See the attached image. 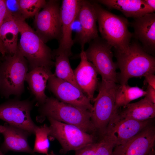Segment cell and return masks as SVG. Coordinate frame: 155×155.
Instances as JSON below:
<instances>
[{
    "label": "cell",
    "instance_id": "6da1fadb",
    "mask_svg": "<svg viewBox=\"0 0 155 155\" xmlns=\"http://www.w3.org/2000/svg\"><path fill=\"white\" fill-rule=\"evenodd\" d=\"M115 50L118 68V83L127 84L133 78H141L148 73L154 74L155 58L146 52L140 43L135 39L131 42L127 51L122 52Z\"/></svg>",
    "mask_w": 155,
    "mask_h": 155
},
{
    "label": "cell",
    "instance_id": "7a4b0ae2",
    "mask_svg": "<svg viewBox=\"0 0 155 155\" xmlns=\"http://www.w3.org/2000/svg\"><path fill=\"white\" fill-rule=\"evenodd\" d=\"M92 3L101 38L114 49L127 51L133 36L128 28L129 23L127 19L107 10L94 1Z\"/></svg>",
    "mask_w": 155,
    "mask_h": 155
},
{
    "label": "cell",
    "instance_id": "3957f363",
    "mask_svg": "<svg viewBox=\"0 0 155 155\" xmlns=\"http://www.w3.org/2000/svg\"><path fill=\"white\" fill-rule=\"evenodd\" d=\"M20 35L18 49L28 63L29 71L38 67L55 65L53 51L25 20L16 19Z\"/></svg>",
    "mask_w": 155,
    "mask_h": 155
},
{
    "label": "cell",
    "instance_id": "277c9868",
    "mask_svg": "<svg viewBox=\"0 0 155 155\" xmlns=\"http://www.w3.org/2000/svg\"><path fill=\"white\" fill-rule=\"evenodd\" d=\"M38 112L42 117L76 126L89 133L96 131L91 120V112L61 102L53 97H48L39 106Z\"/></svg>",
    "mask_w": 155,
    "mask_h": 155
},
{
    "label": "cell",
    "instance_id": "5b68a950",
    "mask_svg": "<svg viewBox=\"0 0 155 155\" xmlns=\"http://www.w3.org/2000/svg\"><path fill=\"white\" fill-rule=\"evenodd\" d=\"M5 57L0 66V92L6 98L12 95L19 97L24 90L28 62L18 49L15 54Z\"/></svg>",
    "mask_w": 155,
    "mask_h": 155
},
{
    "label": "cell",
    "instance_id": "8992f818",
    "mask_svg": "<svg viewBox=\"0 0 155 155\" xmlns=\"http://www.w3.org/2000/svg\"><path fill=\"white\" fill-rule=\"evenodd\" d=\"M119 85L102 80L98 84L99 92L93 101L91 120L96 131L103 135L111 119L118 110L116 108L115 97Z\"/></svg>",
    "mask_w": 155,
    "mask_h": 155
},
{
    "label": "cell",
    "instance_id": "52a82bcc",
    "mask_svg": "<svg viewBox=\"0 0 155 155\" xmlns=\"http://www.w3.org/2000/svg\"><path fill=\"white\" fill-rule=\"evenodd\" d=\"M89 43L85 51L86 57L101 75L102 80L118 83V67L113 61L112 46L99 36Z\"/></svg>",
    "mask_w": 155,
    "mask_h": 155
},
{
    "label": "cell",
    "instance_id": "ba28073f",
    "mask_svg": "<svg viewBox=\"0 0 155 155\" xmlns=\"http://www.w3.org/2000/svg\"><path fill=\"white\" fill-rule=\"evenodd\" d=\"M50 123V135L56 139L63 153L76 150L94 142L93 135L75 126L47 117Z\"/></svg>",
    "mask_w": 155,
    "mask_h": 155
},
{
    "label": "cell",
    "instance_id": "9c48e42d",
    "mask_svg": "<svg viewBox=\"0 0 155 155\" xmlns=\"http://www.w3.org/2000/svg\"><path fill=\"white\" fill-rule=\"evenodd\" d=\"M60 1H47L42 9L35 16L34 21L36 34L45 43L56 39L59 40L61 24Z\"/></svg>",
    "mask_w": 155,
    "mask_h": 155
},
{
    "label": "cell",
    "instance_id": "30bf717a",
    "mask_svg": "<svg viewBox=\"0 0 155 155\" xmlns=\"http://www.w3.org/2000/svg\"><path fill=\"white\" fill-rule=\"evenodd\" d=\"M34 102L17 98L10 100L0 105V119L12 126L34 134L36 125L32 120L30 112Z\"/></svg>",
    "mask_w": 155,
    "mask_h": 155
},
{
    "label": "cell",
    "instance_id": "8fae6325",
    "mask_svg": "<svg viewBox=\"0 0 155 155\" xmlns=\"http://www.w3.org/2000/svg\"><path fill=\"white\" fill-rule=\"evenodd\" d=\"M81 0H63L60 7L61 35L59 46L53 51V57L60 54L69 57L72 55L71 48L74 44L72 38V25L79 11Z\"/></svg>",
    "mask_w": 155,
    "mask_h": 155
},
{
    "label": "cell",
    "instance_id": "7c38bea8",
    "mask_svg": "<svg viewBox=\"0 0 155 155\" xmlns=\"http://www.w3.org/2000/svg\"><path fill=\"white\" fill-rule=\"evenodd\" d=\"M46 88L59 100L92 112L93 106L87 96L72 84L57 78L53 73L49 78Z\"/></svg>",
    "mask_w": 155,
    "mask_h": 155
},
{
    "label": "cell",
    "instance_id": "4fadbf2b",
    "mask_svg": "<svg viewBox=\"0 0 155 155\" xmlns=\"http://www.w3.org/2000/svg\"><path fill=\"white\" fill-rule=\"evenodd\" d=\"M118 111L111 119L104 134L108 136L116 146L125 143L152 125V119L139 121L123 118L119 115Z\"/></svg>",
    "mask_w": 155,
    "mask_h": 155
},
{
    "label": "cell",
    "instance_id": "5bb4252c",
    "mask_svg": "<svg viewBox=\"0 0 155 155\" xmlns=\"http://www.w3.org/2000/svg\"><path fill=\"white\" fill-rule=\"evenodd\" d=\"M155 141V127L151 125L125 143L116 146L112 155H148Z\"/></svg>",
    "mask_w": 155,
    "mask_h": 155
},
{
    "label": "cell",
    "instance_id": "9a60e30c",
    "mask_svg": "<svg viewBox=\"0 0 155 155\" xmlns=\"http://www.w3.org/2000/svg\"><path fill=\"white\" fill-rule=\"evenodd\" d=\"M133 36L139 41L144 50L154 56L155 53V13H152L134 18L130 24Z\"/></svg>",
    "mask_w": 155,
    "mask_h": 155
},
{
    "label": "cell",
    "instance_id": "2e32d148",
    "mask_svg": "<svg viewBox=\"0 0 155 155\" xmlns=\"http://www.w3.org/2000/svg\"><path fill=\"white\" fill-rule=\"evenodd\" d=\"M80 62L73 70L76 81L83 92L93 102L95 92L98 87V74L93 65L87 59L85 51L80 54Z\"/></svg>",
    "mask_w": 155,
    "mask_h": 155
},
{
    "label": "cell",
    "instance_id": "e0dca14e",
    "mask_svg": "<svg viewBox=\"0 0 155 155\" xmlns=\"http://www.w3.org/2000/svg\"><path fill=\"white\" fill-rule=\"evenodd\" d=\"M77 17L83 34L80 45L81 50H84L86 44L99 36L96 25V15L92 3L87 0H81Z\"/></svg>",
    "mask_w": 155,
    "mask_h": 155
},
{
    "label": "cell",
    "instance_id": "ac0fdd59",
    "mask_svg": "<svg viewBox=\"0 0 155 155\" xmlns=\"http://www.w3.org/2000/svg\"><path fill=\"white\" fill-rule=\"evenodd\" d=\"M4 126L5 130L2 133L4 137L1 146L2 151H11L34 154L28 141V137L31 134L28 132L8 124L6 123Z\"/></svg>",
    "mask_w": 155,
    "mask_h": 155
},
{
    "label": "cell",
    "instance_id": "d6986e66",
    "mask_svg": "<svg viewBox=\"0 0 155 155\" xmlns=\"http://www.w3.org/2000/svg\"><path fill=\"white\" fill-rule=\"evenodd\" d=\"M51 69L44 67H36L28 72L25 81L39 106L45 102L47 97L45 91L49 78L53 74Z\"/></svg>",
    "mask_w": 155,
    "mask_h": 155
},
{
    "label": "cell",
    "instance_id": "ffe728a7",
    "mask_svg": "<svg viewBox=\"0 0 155 155\" xmlns=\"http://www.w3.org/2000/svg\"><path fill=\"white\" fill-rule=\"evenodd\" d=\"M109 9L118 10L126 17L133 18L155 11L142 0H98L94 1Z\"/></svg>",
    "mask_w": 155,
    "mask_h": 155
},
{
    "label": "cell",
    "instance_id": "44dd1931",
    "mask_svg": "<svg viewBox=\"0 0 155 155\" xmlns=\"http://www.w3.org/2000/svg\"><path fill=\"white\" fill-rule=\"evenodd\" d=\"M118 113L121 117L139 121L152 119L155 117V104L144 98L123 107Z\"/></svg>",
    "mask_w": 155,
    "mask_h": 155
},
{
    "label": "cell",
    "instance_id": "7402d4cb",
    "mask_svg": "<svg viewBox=\"0 0 155 155\" xmlns=\"http://www.w3.org/2000/svg\"><path fill=\"white\" fill-rule=\"evenodd\" d=\"M19 33L15 19L7 11L0 29V38L7 53L12 55L17 52Z\"/></svg>",
    "mask_w": 155,
    "mask_h": 155
},
{
    "label": "cell",
    "instance_id": "603a6c76",
    "mask_svg": "<svg viewBox=\"0 0 155 155\" xmlns=\"http://www.w3.org/2000/svg\"><path fill=\"white\" fill-rule=\"evenodd\" d=\"M145 91L137 86H131L127 84L119 85L115 97L117 109L130 103L131 101L145 96Z\"/></svg>",
    "mask_w": 155,
    "mask_h": 155
},
{
    "label": "cell",
    "instance_id": "cb8c5ba5",
    "mask_svg": "<svg viewBox=\"0 0 155 155\" xmlns=\"http://www.w3.org/2000/svg\"><path fill=\"white\" fill-rule=\"evenodd\" d=\"M69 57L68 56L62 54L54 57L55 60V69L53 74L57 78L71 83L82 91L75 80L73 70L69 63Z\"/></svg>",
    "mask_w": 155,
    "mask_h": 155
},
{
    "label": "cell",
    "instance_id": "d4e9b609",
    "mask_svg": "<svg viewBox=\"0 0 155 155\" xmlns=\"http://www.w3.org/2000/svg\"><path fill=\"white\" fill-rule=\"evenodd\" d=\"M34 134L35 140L33 152L47 155L50 147L48 139V137L50 135L49 126L46 124L39 126H37Z\"/></svg>",
    "mask_w": 155,
    "mask_h": 155
},
{
    "label": "cell",
    "instance_id": "484cf974",
    "mask_svg": "<svg viewBox=\"0 0 155 155\" xmlns=\"http://www.w3.org/2000/svg\"><path fill=\"white\" fill-rule=\"evenodd\" d=\"M25 19L35 16L43 8L47 1L44 0H19Z\"/></svg>",
    "mask_w": 155,
    "mask_h": 155
},
{
    "label": "cell",
    "instance_id": "4316f807",
    "mask_svg": "<svg viewBox=\"0 0 155 155\" xmlns=\"http://www.w3.org/2000/svg\"><path fill=\"white\" fill-rule=\"evenodd\" d=\"M115 146L114 142L108 136L104 135L102 139L98 142L94 155H112Z\"/></svg>",
    "mask_w": 155,
    "mask_h": 155
},
{
    "label": "cell",
    "instance_id": "83f0119b",
    "mask_svg": "<svg viewBox=\"0 0 155 155\" xmlns=\"http://www.w3.org/2000/svg\"><path fill=\"white\" fill-rule=\"evenodd\" d=\"M7 10L16 19L25 20L23 15L19 0H4Z\"/></svg>",
    "mask_w": 155,
    "mask_h": 155
},
{
    "label": "cell",
    "instance_id": "f1b7e54d",
    "mask_svg": "<svg viewBox=\"0 0 155 155\" xmlns=\"http://www.w3.org/2000/svg\"><path fill=\"white\" fill-rule=\"evenodd\" d=\"M98 142H93L76 150L75 155H94Z\"/></svg>",
    "mask_w": 155,
    "mask_h": 155
},
{
    "label": "cell",
    "instance_id": "f546056e",
    "mask_svg": "<svg viewBox=\"0 0 155 155\" xmlns=\"http://www.w3.org/2000/svg\"><path fill=\"white\" fill-rule=\"evenodd\" d=\"M7 12L4 0H0V29ZM0 53L3 56L7 53L0 38Z\"/></svg>",
    "mask_w": 155,
    "mask_h": 155
},
{
    "label": "cell",
    "instance_id": "4dcf8cb0",
    "mask_svg": "<svg viewBox=\"0 0 155 155\" xmlns=\"http://www.w3.org/2000/svg\"><path fill=\"white\" fill-rule=\"evenodd\" d=\"M145 98L152 103L155 104V89L148 85Z\"/></svg>",
    "mask_w": 155,
    "mask_h": 155
},
{
    "label": "cell",
    "instance_id": "1f68e13d",
    "mask_svg": "<svg viewBox=\"0 0 155 155\" xmlns=\"http://www.w3.org/2000/svg\"><path fill=\"white\" fill-rule=\"evenodd\" d=\"M144 84H147L154 89H155V75L154 74L148 73L144 76Z\"/></svg>",
    "mask_w": 155,
    "mask_h": 155
},
{
    "label": "cell",
    "instance_id": "d6a6232c",
    "mask_svg": "<svg viewBox=\"0 0 155 155\" xmlns=\"http://www.w3.org/2000/svg\"><path fill=\"white\" fill-rule=\"evenodd\" d=\"M145 3L154 11L155 10V0H144Z\"/></svg>",
    "mask_w": 155,
    "mask_h": 155
},
{
    "label": "cell",
    "instance_id": "836d02e7",
    "mask_svg": "<svg viewBox=\"0 0 155 155\" xmlns=\"http://www.w3.org/2000/svg\"><path fill=\"white\" fill-rule=\"evenodd\" d=\"M5 130V127L4 125H0V133H2Z\"/></svg>",
    "mask_w": 155,
    "mask_h": 155
},
{
    "label": "cell",
    "instance_id": "e575fe53",
    "mask_svg": "<svg viewBox=\"0 0 155 155\" xmlns=\"http://www.w3.org/2000/svg\"><path fill=\"white\" fill-rule=\"evenodd\" d=\"M148 155H155V151L154 148L151 150Z\"/></svg>",
    "mask_w": 155,
    "mask_h": 155
},
{
    "label": "cell",
    "instance_id": "d590c367",
    "mask_svg": "<svg viewBox=\"0 0 155 155\" xmlns=\"http://www.w3.org/2000/svg\"><path fill=\"white\" fill-rule=\"evenodd\" d=\"M47 155H56L53 152H51L49 154H48Z\"/></svg>",
    "mask_w": 155,
    "mask_h": 155
},
{
    "label": "cell",
    "instance_id": "8d00e7d4",
    "mask_svg": "<svg viewBox=\"0 0 155 155\" xmlns=\"http://www.w3.org/2000/svg\"><path fill=\"white\" fill-rule=\"evenodd\" d=\"M0 155H4L3 152L1 151L0 149Z\"/></svg>",
    "mask_w": 155,
    "mask_h": 155
}]
</instances>
